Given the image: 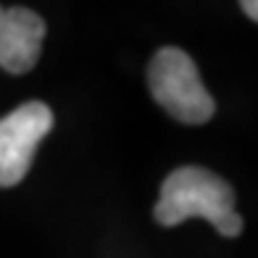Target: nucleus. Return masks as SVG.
<instances>
[{
	"mask_svg": "<svg viewBox=\"0 0 258 258\" xmlns=\"http://www.w3.org/2000/svg\"><path fill=\"white\" fill-rule=\"evenodd\" d=\"M153 216L161 227H177L201 216L224 237H237L242 232V216L234 211V190L201 166H182L163 179Z\"/></svg>",
	"mask_w": 258,
	"mask_h": 258,
	"instance_id": "obj_1",
	"label": "nucleus"
},
{
	"mask_svg": "<svg viewBox=\"0 0 258 258\" xmlns=\"http://www.w3.org/2000/svg\"><path fill=\"white\" fill-rule=\"evenodd\" d=\"M148 85L156 103L182 124H206L216 103L203 87L198 66L179 48H161L148 66Z\"/></svg>",
	"mask_w": 258,
	"mask_h": 258,
	"instance_id": "obj_2",
	"label": "nucleus"
},
{
	"mask_svg": "<svg viewBox=\"0 0 258 258\" xmlns=\"http://www.w3.org/2000/svg\"><path fill=\"white\" fill-rule=\"evenodd\" d=\"M53 129V111L29 100L0 119V187H14L29 174L34 150Z\"/></svg>",
	"mask_w": 258,
	"mask_h": 258,
	"instance_id": "obj_3",
	"label": "nucleus"
},
{
	"mask_svg": "<svg viewBox=\"0 0 258 258\" xmlns=\"http://www.w3.org/2000/svg\"><path fill=\"white\" fill-rule=\"evenodd\" d=\"M45 40V21L24 6H0V69L27 74L37 66Z\"/></svg>",
	"mask_w": 258,
	"mask_h": 258,
	"instance_id": "obj_4",
	"label": "nucleus"
},
{
	"mask_svg": "<svg viewBox=\"0 0 258 258\" xmlns=\"http://www.w3.org/2000/svg\"><path fill=\"white\" fill-rule=\"evenodd\" d=\"M242 11L250 16V21H255V19H258V14H255V3H242Z\"/></svg>",
	"mask_w": 258,
	"mask_h": 258,
	"instance_id": "obj_5",
	"label": "nucleus"
}]
</instances>
